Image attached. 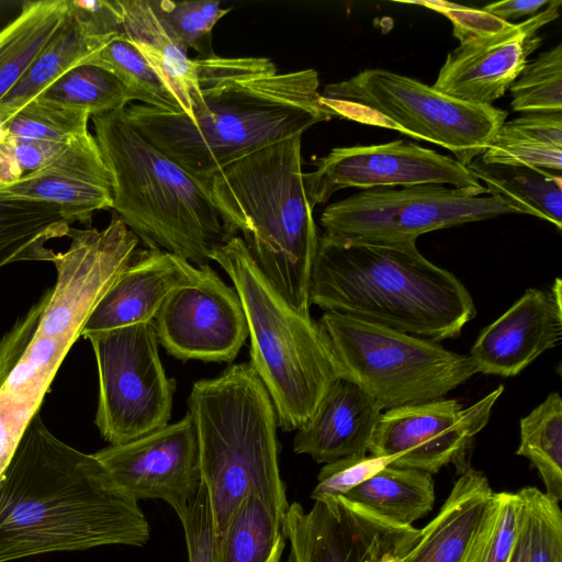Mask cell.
I'll list each match as a JSON object with an SVG mask.
<instances>
[{
  "instance_id": "obj_1",
  "label": "cell",
  "mask_w": 562,
  "mask_h": 562,
  "mask_svg": "<svg viewBox=\"0 0 562 562\" xmlns=\"http://www.w3.org/2000/svg\"><path fill=\"white\" fill-rule=\"evenodd\" d=\"M191 116L143 104L125 108L133 126L196 179L333 119L313 68L279 72L267 57L195 58Z\"/></svg>"
},
{
  "instance_id": "obj_2",
  "label": "cell",
  "mask_w": 562,
  "mask_h": 562,
  "mask_svg": "<svg viewBox=\"0 0 562 562\" xmlns=\"http://www.w3.org/2000/svg\"><path fill=\"white\" fill-rule=\"evenodd\" d=\"M149 524L94 458L65 443L38 413L0 479V562L59 551L143 547Z\"/></svg>"
},
{
  "instance_id": "obj_3",
  "label": "cell",
  "mask_w": 562,
  "mask_h": 562,
  "mask_svg": "<svg viewBox=\"0 0 562 562\" xmlns=\"http://www.w3.org/2000/svg\"><path fill=\"white\" fill-rule=\"evenodd\" d=\"M310 302L434 341L460 336L476 308L465 285L416 241L378 244L319 235Z\"/></svg>"
},
{
  "instance_id": "obj_4",
  "label": "cell",
  "mask_w": 562,
  "mask_h": 562,
  "mask_svg": "<svg viewBox=\"0 0 562 562\" xmlns=\"http://www.w3.org/2000/svg\"><path fill=\"white\" fill-rule=\"evenodd\" d=\"M52 262L55 285L0 348V469L11 461L64 358L128 258L112 240L76 232Z\"/></svg>"
},
{
  "instance_id": "obj_5",
  "label": "cell",
  "mask_w": 562,
  "mask_h": 562,
  "mask_svg": "<svg viewBox=\"0 0 562 562\" xmlns=\"http://www.w3.org/2000/svg\"><path fill=\"white\" fill-rule=\"evenodd\" d=\"M299 134L249 154L206 183L231 236L243 234L255 262L299 313L310 314L318 232L304 186Z\"/></svg>"
},
{
  "instance_id": "obj_6",
  "label": "cell",
  "mask_w": 562,
  "mask_h": 562,
  "mask_svg": "<svg viewBox=\"0 0 562 562\" xmlns=\"http://www.w3.org/2000/svg\"><path fill=\"white\" fill-rule=\"evenodd\" d=\"M94 138L112 180L115 215L149 249L177 255L195 267L231 236L206 182L151 145L125 109L92 116Z\"/></svg>"
},
{
  "instance_id": "obj_7",
  "label": "cell",
  "mask_w": 562,
  "mask_h": 562,
  "mask_svg": "<svg viewBox=\"0 0 562 562\" xmlns=\"http://www.w3.org/2000/svg\"><path fill=\"white\" fill-rule=\"evenodd\" d=\"M188 413L196 431L215 542L250 494L260 495L284 516L289 503L279 468L277 415L251 364H233L216 378L196 381Z\"/></svg>"
},
{
  "instance_id": "obj_8",
  "label": "cell",
  "mask_w": 562,
  "mask_h": 562,
  "mask_svg": "<svg viewBox=\"0 0 562 562\" xmlns=\"http://www.w3.org/2000/svg\"><path fill=\"white\" fill-rule=\"evenodd\" d=\"M229 276L246 316L250 364L274 406L283 431L302 428L340 378L318 322L295 311L261 272L239 236L212 254Z\"/></svg>"
},
{
  "instance_id": "obj_9",
  "label": "cell",
  "mask_w": 562,
  "mask_h": 562,
  "mask_svg": "<svg viewBox=\"0 0 562 562\" xmlns=\"http://www.w3.org/2000/svg\"><path fill=\"white\" fill-rule=\"evenodd\" d=\"M321 101L333 117L395 130L450 150L462 165L480 157L507 112L451 98L432 86L381 68L325 86Z\"/></svg>"
},
{
  "instance_id": "obj_10",
  "label": "cell",
  "mask_w": 562,
  "mask_h": 562,
  "mask_svg": "<svg viewBox=\"0 0 562 562\" xmlns=\"http://www.w3.org/2000/svg\"><path fill=\"white\" fill-rule=\"evenodd\" d=\"M318 323L340 378L382 409L443 398L476 374L468 355L427 338L337 312H325Z\"/></svg>"
},
{
  "instance_id": "obj_11",
  "label": "cell",
  "mask_w": 562,
  "mask_h": 562,
  "mask_svg": "<svg viewBox=\"0 0 562 562\" xmlns=\"http://www.w3.org/2000/svg\"><path fill=\"white\" fill-rule=\"evenodd\" d=\"M519 214L497 198L443 184L361 190L327 205L319 223L324 235L363 243L416 241L426 233Z\"/></svg>"
},
{
  "instance_id": "obj_12",
  "label": "cell",
  "mask_w": 562,
  "mask_h": 562,
  "mask_svg": "<svg viewBox=\"0 0 562 562\" xmlns=\"http://www.w3.org/2000/svg\"><path fill=\"white\" fill-rule=\"evenodd\" d=\"M99 375L95 425L110 445H121L169 424L176 382L159 357L153 323L86 336Z\"/></svg>"
},
{
  "instance_id": "obj_13",
  "label": "cell",
  "mask_w": 562,
  "mask_h": 562,
  "mask_svg": "<svg viewBox=\"0 0 562 562\" xmlns=\"http://www.w3.org/2000/svg\"><path fill=\"white\" fill-rule=\"evenodd\" d=\"M304 172V186L313 207L326 203L338 190L404 188L443 184L487 193L468 166L456 158L405 140L376 145L335 147ZM488 194V193H487Z\"/></svg>"
},
{
  "instance_id": "obj_14",
  "label": "cell",
  "mask_w": 562,
  "mask_h": 562,
  "mask_svg": "<svg viewBox=\"0 0 562 562\" xmlns=\"http://www.w3.org/2000/svg\"><path fill=\"white\" fill-rule=\"evenodd\" d=\"M503 391L504 385H498L468 407L439 398L387 409L379 418L369 453L392 457L391 465L431 475L449 463L459 465Z\"/></svg>"
},
{
  "instance_id": "obj_15",
  "label": "cell",
  "mask_w": 562,
  "mask_h": 562,
  "mask_svg": "<svg viewBox=\"0 0 562 562\" xmlns=\"http://www.w3.org/2000/svg\"><path fill=\"white\" fill-rule=\"evenodd\" d=\"M419 530L390 522L344 496L314 501L307 512L289 504L283 517L288 562H382L403 557Z\"/></svg>"
},
{
  "instance_id": "obj_16",
  "label": "cell",
  "mask_w": 562,
  "mask_h": 562,
  "mask_svg": "<svg viewBox=\"0 0 562 562\" xmlns=\"http://www.w3.org/2000/svg\"><path fill=\"white\" fill-rule=\"evenodd\" d=\"M92 454L120 494L135 502L161 499L176 514L194 499L201 485L198 437L188 412L173 424Z\"/></svg>"
},
{
  "instance_id": "obj_17",
  "label": "cell",
  "mask_w": 562,
  "mask_h": 562,
  "mask_svg": "<svg viewBox=\"0 0 562 562\" xmlns=\"http://www.w3.org/2000/svg\"><path fill=\"white\" fill-rule=\"evenodd\" d=\"M173 290L158 311V342L177 359L231 362L246 339L248 325L240 299L209 266Z\"/></svg>"
},
{
  "instance_id": "obj_18",
  "label": "cell",
  "mask_w": 562,
  "mask_h": 562,
  "mask_svg": "<svg viewBox=\"0 0 562 562\" xmlns=\"http://www.w3.org/2000/svg\"><path fill=\"white\" fill-rule=\"evenodd\" d=\"M561 4L560 0H550L527 20L460 42L447 54L432 87L463 102L492 105L521 74L529 55L539 48V31L559 16Z\"/></svg>"
},
{
  "instance_id": "obj_19",
  "label": "cell",
  "mask_w": 562,
  "mask_h": 562,
  "mask_svg": "<svg viewBox=\"0 0 562 562\" xmlns=\"http://www.w3.org/2000/svg\"><path fill=\"white\" fill-rule=\"evenodd\" d=\"M562 339V282L530 288L484 327L468 355L476 373L515 376Z\"/></svg>"
},
{
  "instance_id": "obj_20",
  "label": "cell",
  "mask_w": 562,
  "mask_h": 562,
  "mask_svg": "<svg viewBox=\"0 0 562 562\" xmlns=\"http://www.w3.org/2000/svg\"><path fill=\"white\" fill-rule=\"evenodd\" d=\"M0 198L55 205L72 222L87 223L95 211L112 209V180L89 132L46 167L0 184Z\"/></svg>"
},
{
  "instance_id": "obj_21",
  "label": "cell",
  "mask_w": 562,
  "mask_h": 562,
  "mask_svg": "<svg viewBox=\"0 0 562 562\" xmlns=\"http://www.w3.org/2000/svg\"><path fill=\"white\" fill-rule=\"evenodd\" d=\"M123 34L117 0H67L63 23L20 82L0 101V112L8 121L63 75Z\"/></svg>"
},
{
  "instance_id": "obj_22",
  "label": "cell",
  "mask_w": 562,
  "mask_h": 562,
  "mask_svg": "<svg viewBox=\"0 0 562 562\" xmlns=\"http://www.w3.org/2000/svg\"><path fill=\"white\" fill-rule=\"evenodd\" d=\"M200 268L159 249H138L98 302L81 337L142 323H153L167 296L194 281Z\"/></svg>"
},
{
  "instance_id": "obj_23",
  "label": "cell",
  "mask_w": 562,
  "mask_h": 562,
  "mask_svg": "<svg viewBox=\"0 0 562 562\" xmlns=\"http://www.w3.org/2000/svg\"><path fill=\"white\" fill-rule=\"evenodd\" d=\"M382 411L358 385L339 378L311 419L296 430L293 451L325 464L367 454Z\"/></svg>"
},
{
  "instance_id": "obj_24",
  "label": "cell",
  "mask_w": 562,
  "mask_h": 562,
  "mask_svg": "<svg viewBox=\"0 0 562 562\" xmlns=\"http://www.w3.org/2000/svg\"><path fill=\"white\" fill-rule=\"evenodd\" d=\"M495 495L483 472L464 470L401 562H463Z\"/></svg>"
},
{
  "instance_id": "obj_25",
  "label": "cell",
  "mask_w": 562,
  "mask_h": 562,
  "mask_svg": "<svg viewBox=\"0 0 562 562\" xmlns=\"http://www.w3.org/2000/svg\"><path fill=\"white\" fill-rule=\"evenodd\" d=\"M117 2L124 36L143 54L176 98L183 114L190 117L191 93L198 86L194 60L165 27L148 0Z\"/></svg>"
},
{
  "instance_id": "obj_26",
  "label": "cell",
  "mask_w": 562,
  "mask_h": 562,
  "mask_svg": "<svg viewBox=\"0 0 562 562\" xmlns=\"http://www.w3.org/2000/svg\"><path fill=\"white\" fill-rule=\"evenodd\" d=\"M487 193L527 214L562 229V177L527 166L484 164L479 157L469 166Z\"/></svg>"
},
{
  "instance_id": "obj_27",
  "label": "cell",
  "mask_w": 562,
  "mask_h": 562,
  "mask_svg": "<svg viewBox=\"0 0 562 562\" xmlns=\"http://www.w3.org/2000/svg\"><path fill=\"white\" fill-rule=\"evenodd\" d=\"M484 164L562 170V112L528 113L504 122L483 154Z\"/></svg>"
},
{
  "instance_id": "obj_28",
  "label": "cell",
  "mask_w": 562,
  "mask_h": 562,
  "mask_svg": "<svg viewBox=\"0 0 562 562\" xmlns=\"http://www.w3.org/2000/svg\"><path fill=\"white\" fill-rule=\"evenodd\" d=\"M344 497L390 522L413 526L431 512L435 486L425 471L389 464Z\"/></svg>"
},
{
  "instance_id": "obj_29",
  "label": "cell",
  "mask_w": 562,
  "mask_h": 562,
  "mask_svg": "<svg viewBox=\"0 0 562 562\" xmlns=\"http://www.w3.org/2000/svg\"><path fill=\"white\" fill-rule=\"evenodd\" d=\"M71 223L55 205L0 198V268L16 261H53L56 252L46 244L67 236Z\"/></svg>"
},
{
  "instance_id": "obj_30",
  "label": "cell",
  "mask_w": 562,
  "mask_h": 562,
  "mask_svg": "<svg viewBox=\"0 0 562 562\" xmlns=\"http://www.w3.org/2000/svg\"><path fill=\"white\" fill-rule=\"evenodd\" d=\"M67 13V0L24 2L0 31V101L20 82L53 38Z\"/></svg>"
},
{
  "instance_id": "obj_31",
  "label": "cell",
  "mask_w": 562,
  "mask_h": 562,
  "mask_svg": "<svg viewBox=\"0 0 562 562\" xmlns=\"http://www.w3.org/2000/svg\"><path fill=\"white\" fill-rule=\"evenodd\" d=\"M283 515L258 494L243 499L215 542V562H280Z\"/></svg>"
},
{
  "instance_id": "obj_32",
  "label": "cell",
  "mask_w": 562,
  "mask_h": 562,
  "mask_svg": "<svg viewBox=\"0 0 562 562\" xmlns=\"http://www.w3.org/2000/svg\"><path fill=\"white\" fill-rule=\"evenodd\" d=\"M520 441L516 453L538 470L546 494L562 499V398L551 392L519 420Z\"/></svg>"
},
{
  "instance_id": "obj_33",
  "label": "cell",
  "mask_w": 562,
  "mask_h": 562,
  "mask_svg": "<svg viewBox=\"0 0 562 562\" xmlns=\"http://www.w3.org/2000/svg\"><path fill=\"white\" fill-rule=\"evenodd\" d=\"M518 526L507 562H562V513L559 502L533 486L516 492Z\"/></svg>"
},
{
  "instance_id": "obj_34",
  "label": "cell",
  "mask_w": 562,
  "mask_h": 562,
  "mask_svg": "<svg viewBox=\"0 0 562 562\" xmlns=\"http://www.w3.org/2000/svg\"><path fill=\"white\" fill-rule=\"evenodd\" d=\"M85 63L112 72L125 88L130 102L139 101L146 106L183 114L176 98L124 34L109 41Z\"/></svg>"
},
{
  "instance_id": "obj_35",
  "label": "cell",
  "mask_w": 562,
  "mask_h": 562,
  "mask_svg": "<svg viewBox=\"0 0 562 562\" xmlns=\"http://www.w3.org/2000/svg\"><path fill=\"white\" fill-rule=\"evenodd\" d=\"M37 98L86 111L91 117L130 103L125 88L112 72L88 63L70 69Z\"/></svg>"
},
{
  "instance_id": "obj_36",
  "label": "cell",
  "mask_w": 562,
  "mask_h": 562,
  "mask_svg": "<svg viewBox=\"0 0 562 562\" xmlns=\"http://www.w3.org/2000/svg\"><path fill=\"white\" fill-rule=\"evenodd\" d=\"M91 115L36 98L16 111L5 123L7 138L68 143L89 133Z\"/></svg>"
},
{
  "instance_id": "obj_37",
  "label": "cell",
  "mask_w": 562,
  "mask_h": 562,
  "mask_svg": "<svg viewBox=\"0 0 562 562\" xmlns=\"http://www.w3.org/2000/svg\"><path fill=\"white\" fill-rule=\"evenodd\" d=\"M153 11L173 38L188 52L200 54L198 58L214 56L212 30L231 9L221 8L220 1L148 0Z\"/></svg>"
},
{
  "instance_id": "obj_38",
  "label": "cell",
  "mask_w": 562,
  "mask_h": 562,
  "mask_svg": "<svg viewBox=\"0 0 562 562\" xmlns=\"http://www.w3.org/2000/svg\"><path fill=\"white\" fill-rule=\"evenodd\" d=\"M509 90L510 105L516 112H562V45L527 63Z\"/></svg>"
},
{
  "instance_id": "obj_39",
  "label": "cell",
  "mask_w": 562,
  "mask_h": 562,
  "mask_svg": "<svg viewBox=\"0 0 562 562\" xmlns=\"http://www.w3.org/2000/svg\"><path fill=\"white\" fill-rule=\"evenodd\" d=\"M519 517L516 493L499 492L474 536L463 562H507Z\"/></svg>"
},
{
  "instance_id": "obj_40",
  "label": "cell",
  "mask_w": 562,
  "mask_h": 562,
  "mask_svg": "<svg viewBox=\"0 0 562 562\" xmlns=\"http://www.w3.org/2000/svg\"><path fill=\"white\" fill-rule=\"evenodd\" d=\"M393 461L392 457L351 456L326 463L312 491L313 501L344 496Z\"/></svg>"
},
{
  "instance_id": "obj_41",
  "label": "cell",
  "mask_w": 562,
  "mask_h": 562,
  "mask_svg": "<svg viewBox=\"0 0 562 562\" xmlns=\"http://www.w3.org/2000/svg\"><path fill=\"white\" fill-rule=\"evenodd\" d=\"M177 515L184 531L189 562H215L213 514L202 480L194 499Z\"/></svg>"
},
{
  "instance_id": "obj_42",
  "label": "cell",
  "mask_w": 562,
  "mask_h": 562,
  "mask_svg": "<svg viewBox=\"0 0 562 562\" xmlns=\"http://www.w3.org/2000/svg\"><path fill=\"white\" fill-rule=\"evenodd\" d=\"M447 16L453 25V34L460 41L499 32L512 22L503 21L484 10L443 1H413Z\"/></svg>"
},
{
  "instance_id": "obj_43",
  "label": "cell",
  "mask_w": 562,
  "mask_h": 562,
  "mask_svg": "<svg viewBox=\"0 0 562 562\" xmlns=\"http://www.w3.org/2000/svg\"><path fill=\"white\" fill-rule=\"evenodd\" d=\"M14 162L22 175L42 169L57 159L68 143L7 138Z\"/></svg>"
},
{
  "instance_id": "obj_44",
  "label": "cell",
  "mask_w": 562,
  "mask_h": 562,
  "mask_svg": "<svg viewBox=\"0 0 562 562\" xmlns=\"http://www.w3.org/2000/svg\"><path fill=\"white\" fill-rule=\"evenodd\" d=\"M550 0H507L490 3L483 8L487 13L509 22L521 16H532L543 10Z\"/></svg>"
},
{
  "instance_id": "obj_45",
  "label": "cell",
  "mask_w": 562,
  "mask_h": 562,
  "mask_svg": "<svg viewBox=\"0 0 562 562\" xmlns=\"http://www.w3.org/2000/svg\"><path fill=\"white\" fill-rule=\"evenodd\" d=\"M5 123H7V120L0 112V144L7 139V134H5V130H4Z\"/></svg>"
},
{
  "instance_id": "obj_46",
  "label": "cell",
  "mask_w": 562,
  "mask_h": 562,
  "mask_svg": "<svg viewBox=\"0 0 562 562\" xmlns=\"http://www.w3.org/2000/svg\"><path fill=\"white\" fill-rule=\"evenodd\" d=\"M402 557H387L382 562H401Z\"/></svg>"
}]
</instances>
